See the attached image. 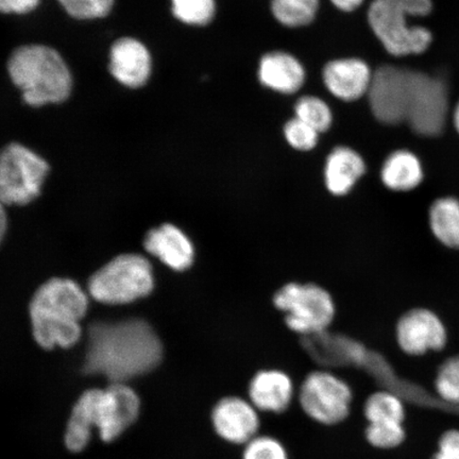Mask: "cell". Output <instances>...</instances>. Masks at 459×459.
<instances>
[{
  "label": "cell",
  "instance_id": "6da1fadb",
  "mask_svg": "<svg viewBox=\"0 0 459 459\" xmlns=\"http://www.w3.org/2000/svg\"><path fill=\"white\" fill-rule=\"evenodd\" d=\"M162 358V342L146 321L97 323L89 330L84 371L126 383L157 368Z\"/></svg>",
  "mask_w": 459,
  "mask_h": 459
},
{
  "label": "cell",
  "instance_id": "7a4b0ae2",
  "mask_svg": "<svg viewBox=\"0 0 459 459\" xmlns=\"http://www.w3.org/2000/svg\"><path fill=\"white\" fill-rule=\"evenodd\" d=\"M140 410L139 395L126 383L86 390L74 404L67 423V449L76 453L84 450L93 429L99 430L101 440L111 443L134 423Z\"/></svg>",
  "mask_w": 459,
  "mask_h": 459
},
{
  "label": "cell",
  "instance_id": "3957f363",
  "mask_svg": "<svg viewBox=\"0 0 459 459\" xmlns=\"http://www.w3.org/2000/svg\"><path fill=\"white\" fill-rule=\"evenodd\" d=\"M89 307V298L72 280L56 278L34 294L30 318L34 340L44 349L71 348L82 334L80 321Z\"/></svg>",
  "mask_w": 459,
  "mask_h": 459
},
{
  "label": "cell",
  "instance_id": "277c9868",
  "mask_svg": "<svg viewBox=\"0 0 459 459\" xmlns=\"http://www.w3.org/2000/svg\"><path fill=\"white\" fill-rule=\"evenodd\" d=\"M433 11V0H373L368 22L390 56H421L432 48L434 33L415 21L426 19Z\"/></svg>",
  "mask_w": 459,
  "mask_h": 459
},
{
  "label": "cell",
  "instance_id": "5b68a950",
  "mask_svg": "<svg viewBox=\"0 0 459 459\" xmlns=\"http://www.w3.org/2000/svg\"><path fill=\"white\" fill-rule=\"evenodd\" d=\"M8 72L29 106L60 103L70 96L73 80L65 60L53 48L27 45L11 55Z\"/></svg>",
  "mask_w": 459,
  "mask_h": 459
},
{
  "label": "cell",
  "instance_id": "8992f818",
  "mask_svg": "<svg viewBox=\"0 0 459 459\" xmlns=\"http://www.w3.org/2000/svg\"><path fill=\"white\" fill-rule=\"evenodd\" d=\"M273 303L284 314L287 328L306 337L326 332L336 315L330 292L315 283H286L274 292Z\"/></svg>",
  "mask_w": 459,
  "mask_h": 459
},
{
  "label": "cell",
  "instance_id": "52a82bcc",
  "mask_svg": "<svg viewBox=\"0 0 459 459\" xmlns=\"http://www.w3.org/2000/svg\"><path fill=\"white\" fill-rule=\"evenodd\" d=\"M154 275L151 262L140 255L115 257L89 281V292L96 301L127 304L152 294Z\"/></svg>",
  "mask_w": 459,
  "mask_h": 459
},
{
  "label": "cell",
  "instance_id": "ba28073f",
  "mask_svg": "<svg viewBox=\"0 0 459 459\" xmlns=\"http://www.w3.org/2000/svg\"><path fill=\"white\" fill-rule=\"evenodd\" d=\"M450 91L443 77L411 70L405 124L417 136L434 139L444 134L451 117Z\"/></svg>",
  "mask_w": 459,
  "mask_h": 459
},
{
  "label": "cell",
  "instance_id": "9c48e42d",
  "mask_svg": "<svg viewBox=\"0 0 459 459\" xmlns=\"http://www.w3.org/2000/svg\"><path fill=\"white\" fill-rule=\"evenodd\" d=\"M49 171L48 162L21 143L0 152V203L26 205L36 199Z\"/></svg>",
  "mask_w": 459,
  "mask_h": 459
},
{
  "label": "cell",
  "instance_id": "30bf717a",
  "mask_svg": "<svg viewBox=\"0 0 459 459\" xmlns=\"http://www.w3.org/2000/svg\"><path fill=\"white\" fill-rule=\"evenodd\" d=\"M352 388L346 381L326 370L309 372L299 389L304 414L323 426H336L351 411Z\"/></svg>",
  "mask_w": 459,
  "mask_h": 459
},
{
  "label": "cell",
  "instance_id": "8fae6325",
  "mask_svg": "<svg viewBox=\"0 0 459 459\" xmlns=\"http://www.w3.org/2000/svg\"><path fill=\"white\" fill-rule=\"evenodd\" d=\"M411 68L383 65L373 73L368 91L371 112L387 126L405 124L411 88Z\"/></svg>",
  "mask_w": 459,
  "mask_h": 459
},
{
  "label": "cell",
  "instance_id": "7c38bea8",
  "mask_svg": "<svg viewBox=\"0 0 459 459\" xmlns=\"http://www.w3.org/2000/svg\"><path fill=\"white\" fill-rule=\"evenodd\" d=\"M395 341L411 357L443 351L449 336L446 326L437 314L426 307L412 308L402 315L395 325Z\"/></svg>",
  "mask_w": 459,
  "mask_h": 459
},
{
  "label": "cell",
  "instance_id": "4fadbf2b",
  "mask_svg": "<svg viewBox=\"0 0 459 459\" xmlns=\"http://www.w3.org/2000/svg\"><path fill=\"white\" fill-rule=\"evenodd\" d=\"M211 420L218 437L232 445L248 444L261 428L260 411L248 399L238 395L218 400Z\"/></svg>",
  "mask_w": 459,
  "mask_h": 459
},
{
  "label": "cell",
  "instance_id": "5bb4252c",
  "mask_svg": "<svg viewBox=\"0 0 459 459\" xmlns=\"http://www.w3.org/2000/svg\"><path fill=\"white\" fill-rule=\"evenodd\" d=\"M149 254L172 271L182 273L194 265L196 249L192 239L179 227L164 223L151 230L143 242Z\"/></svg>",
  "mask_w": 459,
  "mask_h": 459
},
{
  "label": "cell",
  "instance_id": "9a60e30c",
  "mask_svg": "<svg viewBox=\"0 0 459 459\" xmlns=\"http://www.w3.org/2000/svg\"><path fill=\"white\" fill-rule=\"evenodd\" d=\"M294 397V382L283 370L262 369L249 382L248 400L258 411L282 414Z\"/></svg>",
  "mask_w": 459,
  "mask_h": 459
},
{
  "label": "cell",
  "instance_id": "2e32d148",
  "mask_svg": "<svg viewBox=\"0 0 459 459\" xmlns=\"http://www.w3.org/2000/svg\"><path fill=\"white\" fill-rule=\"evenodd\" d=\"M110 72L118 82L128 88H140L151 76V55L136 39H120L112 46Z\"/></svg>",
  "mask_w": 459,
  "mask_h": 459
},
{
  "label": "cell",
  "instance_id": "e0dca14e",
  "mask_svg": "<svg viewBox=\"0 0 459 459\" xmlns=\"http://www.w3.org/2000/svg\"><path fill=\"white\" fill-rule=\"evenodd\" d=\"M372 77L368 65L359 59L333 61L324 71L326 88L344 101L358 100L368 94Z\"/></svg>",
  "mask_w": 459,
  "mask_h": 459
},
{
  "label": "cell",
  "instance_id": "ac0fdd59",
  "mask_svg": "<svg viewBox=\"0 0 459 459\" xmlns=\"http://www.w3.org/2000/svg\"><path fill=\"white\" fill-rule=\"evenodd\" d=\"M424 178L422 160L410 149H398L390 153L381 169L383 186L395 193L414 191L422 185Z\"/></svg>",
  "mask_w": 459,
  "mask_h": 459
},
{
  "label": "cell",
  "instance_id": "d6986e66",
  "mask_svg": "<svg viewBox=\"0 0 459 459\" xmlns=\"http://www.w3.org/2000/svg\"><path fill=\"white\" fill-rule=\"evenodd\" d=\"M366 169L365 160L357 152L347 147H338L326 160V189L334 196H346L365 175Z\"/></svg>",
  "mask_w": 459,
  "mask_h": 459
},
{
  "label": "cell",
  "instance_id": "ffe728a7",
  "mask_svg": "<svg viewBox=\"0 0 459 459\" xmlns=\"http://www.w3.org/2000/svg\"><path fill=\"white\" fill-rule=\"evenodd\" d=\"M261 82L280 93L292 94L301 89L306 73L296 57L285 53L263 57L258 71Z\"/></svg>",
  "mask_w": 459,
  "mask_h": 459
},
{
  "label": "cell",
  "instance_id": "44dd1931",
  "mask_svg": "<svg viewBox=\"0 0 459 459\" xmlns=\"http://www.w3.org/2000/svg\"><path fill=\"white\" fill-rule=\"evenodd\" d=\"M429 226L438 242L453 250H459V199L440 197L429 210Z\"/></svg>",
  "mask_w": 459,
  "mask_h": 459
},
{
  "label": "cell",
  "instance_id": "7402d4cb",
  "mask_svg": "<svg viewBox=\"0 0 459 459\" xmlns=\"http://www.w3.org/2000/svg\"><path fill=\"white\" fill-rule=\"evenodd\" d=\"M364 412L368 424H403L404 402L390 390H378L366 400Z\"/></svg>",
  "mask_w": 459,
  "mask_h": 459
},
{
  "label": "cell",
  "instance_id": "603a6c76",
  "mask_svg": "<svg viewBox=\"0 0 459 459\" xmlns=\"http://www.w3.org/2000/svg\"><path fill=\"white\" fill-rule=\"evenodd\" d=\"M319 0H273V13L287 27L307 26L315 19Z\"/></svg>",
  "mask_w": 459,
  "mask_h": 459
},
{
  "label": "cell",
  "instance_id": "cb8c5ba5",
  "mask_svg": "<svg viewBox=\"0 0 459 459\" xmlns=\"http://www.w3.org/2000/svg\"><path fill=\"white\" fill-rule=\"evenodd\" d=\"M434 385L438 399L459 411V355L446 359L439 366Z\"/></svg>",
  "mask_w": 459,
  "mask_h": 459
},
{
  "label": "cell",
  "instance_id": "d4e9b609",
  "mask_svg": "<svg viewBox=\"0 0 459 459\" xmlns=\"http://www.w3.org/2000/svg\"><path fill=\"white\" fill-rule=\"evenodd\" d=\"M172 13L186 24L205 26L213 20L215 0H171Z\"/></svg>",
  "mask_w": 459,
  "mask_h": 459
},
{
  "label": "cell",
  "instance_id": "484cf974",
  "mask_svg": "<svg viewBox=\"0 0 459 459\" xmlns=\"http://www.w3.org/2000/svg\"><path fill=\"white\" fill-rule=\"evenodd\" d=\"M296 117L307 124L318 134L330 128L332 113L326 103L316 97H303L296 105Z\"/></svg>",
  "mask_w": 459,
  "mask_h": 459
},
{
  "label": "cell",
  "instance_id": "4316f807",
  "mask_svg": "<svg viewBox=\"0 0 459 459\" xmlns=\"http://www.w3.org/2000/svg\"><path fill=\"white\" fill-rule=\"evenodd\" d=\"M243 459H290L289 452L273 436L257 435L245 445Z\"/></svg>",
  "mask_w": 459,
  "mask_h": 459
},
{
  "label": "cell",
  "instance_id": "83f0119b",
  "mask_svg": "<svg viewBox=\"0 0 459 459\" xmlns=\"http://www.w3.org/2000/svg\"><path fill=\"white\" fill-rule=\"evenodd\" d=\"M366 438L377 449L388 450L399 446L405 439L403 424H368Z\"/></svg>",
  "mask_w": 459,
  "mask_h": 459
},
{
  "label": "cell",
  "instance_id": "f1b7e54d",
  "mask_svg": "<svg viewBox=\"0 0 459 459\" xmlns=\"http://www.w3.org/2000/svg\"><path fill=\"white\" fill-rule=\"evenodd\" d=\"M284 132L287 142L297 151H311L318 141V132L297 117L286 124Z\"/></svg>",
  "mask_w": 459,
  "mask_h": 459
},
{
  "label": "cell",
  "instance_id": "f546056e",
  "mask_svg": "<svg viewBox=\"0 0 459 459\" xmlns=\"http://www.w3.org/2000/svg\"><path fill=\"white\" fill-rule=\"evenodd\" d=\"M67 13L79 20L105 17L96 0H59Z\"/></svg>",
  "mask_w": 459,
  "mask_h": 459
},
{
  "label": "cell",
  "instance_id": "4dcf8cb0",
  "mask_svg": "<svg viewBox=\"0 0 459 459\" xmlns=\"http://www.w3.org/2000/svg\"><path fill=\"white\" fill-rule=\"evenodd\" d=\"M432 459H459V430L450 429L441 436L438 451Z\"/></svg>",
  "mask_w": 459,
  "mask_h": 459
},
{
  "label": "cell",
  "instance_id": "1f68e13d",
  "mask_svg": "<svg viewBox=\"0 0 459 459\" xmlns=\"http://www.w3.org/2000/svg\"><path fill=\"white\" fill-rule=\"evenodd\" d=\"M39 0H0V13L25 14L37 8Z\"/></svg>",
  "mask_w": 459,
  "mask_h": 459
},
{
  "label": "cell",
  "instance_id": "d6a6232c",
  "mask_svg": "<svg viewBox=\"0 0 459 459\" xmlns=\"http://www.w3.org/2000/svg\"><path fill=\"white\" fill-rule=\"evenodd\" d=\"M331 2L338 9L351 13V11L358 9L364 0H331Z\"/></svg>",
  "mask_w": 459,
  "mask_h": 459
},
{
  "label": "cell",
  "instance_id": "836d02e7",
  "mask_svg": "<svg viewBox=\"0 0 459 459\" xmlns=\"http://www.w3.org/2000/svg\"><path fill=\"white\" fill-rule=\"evenodd\" d=\"M7 214H5L4 204L0 203V243H2L5 231H7Z\"/></svg>",
  "mask_w": 459,
  "mask_h": 459
},
{
  "label": "cell",
  "instance_id": "e575fe53",
  "mask_svg": "<svg viewBox=\"0 0 459 459\" xmlns=\"http://www.w3.org/2000/svg\"><path fill=\"white\" fill-rule=\"evenodd\" d=\"M450 122L459 136V100L455 105L452 107Z\"/></svg>",
  "mask_w": 459,
  "mask_h": 459
},
{
  "label": "cell",
  "instance_id": "d590c367",
  "mask_svg": "<svg viewBox=\"0 0 459 459\" xmlns=\"http://www.w3.org/2000/svg\"><path fill=\"white\" fill-rule=\"evenodd\" d=\"M96 3L99 4L102 13L108 15L110 13V11L113 7L114 0H96Z\"/></svg>",
  "mask_w": 459,
  "mask_h": 459
}]
</instances>
